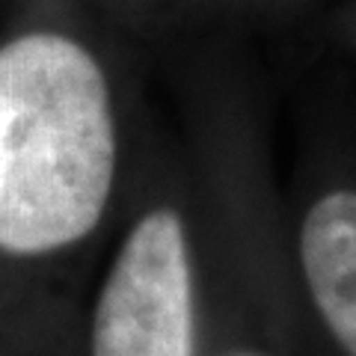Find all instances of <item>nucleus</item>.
<instances>
[{"label": "nucleus", "mask_w": 356, "mask_h": 356, "mask_svg": "<svg viewBox=\"0 0 356 356\" xmlns=\"http://www.w3.org/2000/svg\"><path fill=\"white\" fill-rule=\"evenodd\" d=\"M282 250L303 356H356L353 152H318L282 191Z\"/></svg>", "instance_id": "nucleus-3"}, {"label": "nucleus", "mask_w": 356, "mask_h": 356, "mask_svg": "<svg viewBox=\"0 0 356 356\" xmlns=\"http://www.w3.org/2000/svg\"><path fill=\"white\" fill-rule=\"evenodd\" d=\"M137 95L83 36L0 42V348L77 356L86 285L143 152Z\"/></svg>", "instance_id": "nucleus-1"}, {"label": "nucleus", "mask_w": 356, "mask_h": 356, "mask_svg": "<svg viewBox=\"0 0 356 356\" xmlns=\"http://www.w3.org/2000/svg\"><path fill=\"white\" fill-rule=\"evenodd\" d=\"M202 208L184 140L146 134L92 276L77 356H202Z\"/></svg>", "instance_id": "nucleus-2"}]
</instances>
